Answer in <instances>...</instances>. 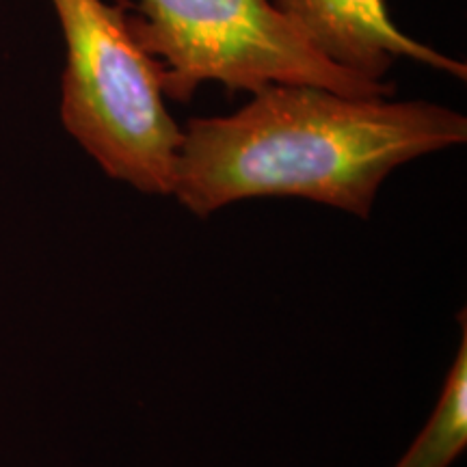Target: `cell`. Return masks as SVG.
Returning a JSON list of instances; mask_svg holds the SVG:
<instances>
[{"instance_id": "1", "label": "cell", "mask_w": 467, "mask_h": 467, "mask_svg": "<svg viewBox=\"0 0 467 467\" xmlns=\"http://www.w3.org/2000/svg\"><path fill=\"white\" fill-rule=\"evenodd\" d=\"M465 143L467 117L446 104L268 85L230 115L186 121L173 197L202 219L255 197L368 219L396 169Z\"/></svg>"}, {"instance_id": "2", "label": "cell", "mask_w": 467, "mask_h": 467, "mask_svg": "<svg viewBox=\"0 0 467 467\" xmlns=\"http://www.w3.org/2000/svg\"><path fill=\"white\" fill-rule=\"evenodd\" d=\"M66 66L58 117L110 180L173 195L182 126L167 109L161 66L139 44L126 5L48 0Z\"/></svg>"}, {"instance_id": "3", "label": "cell", "mask_w": 467, "mask_h": 467, "mask_svg": "<svg viewBox=\"0 0 467 467\" xmlns=\"http://www.w3.org/2000/svg\"><path fill=\"white\" fill-rule=\"evenodd\" d=\"M130 25L161 66L162 93L173 102H191L206 83L249 93L317 85L348 96H394L388 80L329 61L273 0H139Z\"/></svg>"}, {"instance_id": "4", "label": "cell", "mask_w": 467, "mask_h": 467, "mask_svg": "<svg viewBox=\"0 0 467 467\" xmlns=\"http://www.w3.org/2000/svg\"><path fill=\"white\" fill-rule=\"evenodd\" d=\"M323 55L348 72L383 83L399 61L467 80V66L402 31L385 0H273Z\"/></svg>"}, {"instance_id": "5", "label": "cell", "mask_w": 467, "mask_h": 467, "mask_svg": "<svg viewBox=\"0 0 467 467\" xmlns=\"http://www.w3.org/2000/svg\"><path fill=\"white\" fill-rule=\"evenodd\" d=\"M461 340L437 405L394 467H451L467 446V318L459 314Z\"/></svg>"}]
</instances>
